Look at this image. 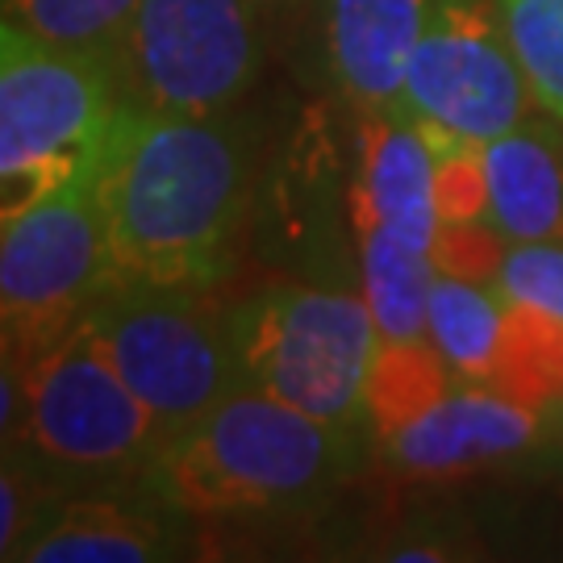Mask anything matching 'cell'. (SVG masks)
<instances>
[{"label":"cell","mask_w":563,"mask_h":563,"mask_svg":"<svg viewBox=\"0 0 563 563\" xmlns=\"http://www.w3.org/2000/svg\"><path fill=\"white\" fill-rule=\"evenodd\" d=\"M505 246L509 242L488 222H439L430 260H434V272L493 284L497 280V267L505 260Z\"/></svg>","instance_id":"603a6c76"},{"label":"cell","mask_w":563,"mask_h":563,"mask_svg":"<svg viewBox=\"0 0 563 563\" xmlns=\"http://www.w3.org/2000/svg\"><path fill=\"white\" fill-rule=\"evenodd\" d=\"M493 284L509 305L563 318V239L509 242Z\"/></svg>","instance_id":"7402d4cb"},{"label":"cell","mask_w":563,"mask_h":563,"mask_svg":"<svg viewBox=\"0 0 563 563\" xmlns=\"http://www.w3.org/2000/svg\"><path fill=\"white\" fill-rule=\"evenodd\" d=\"M246 205L251 163L234 121L125 101L104 163L109 288L213 292L234 267Z\"/></svg>","instance_id":"6da1fadb"},{"label":"cell","mask_w":563,"mask_h":563,"mask_svg":"<svg viewBox=\"0 0 563 563\" xmlns=\"http://www.w3.org/2000/svg\"><path fill=\"white\" fill-rule=\"evenodd\" d=\"M0 430L4 455L34 463L59 484L142 476L172 434L104 360L84 322L30 355L4 351Z\"/></svg>","instance_id":"3957f363"},{"label":"cell","mask_w":563,"mask_h":563,"mask_svg":"<svg viewBox=\"0 0 563 563\" xmlns=\"http://www.w3.org/2000/svg\"><path fill=\"white\" fill-rule=\"evenodd\" d=\"M205 297L209 292L113 284L84 313V330L101 355L167 430H180L242 388L230 309L218 313Z\"/></svg>","instance_id":"52a82bcc"},{"label":"cell","mask_w":563,"mask_h":563,"mask_svg":"<svg viewBox=\"0 0 563 563\" xmlns=\"http://www.w3.org/2000/svg\"><path fill=\"white\" fill-rule=\"evenodd\" d=\"M134 9L139 0H4V21L42 42L118 59Z\"/></svg>","instance_id":"d6986e66"},{"label":"cell","mask_w":563,"mask_h":563,"mask_svg":"<svg viewBox=\"0 0 563 563\" xmlns=\"http://www.w3.org/2000/svg\"><path fill=\"white\" fill-rule=\"evenodd\" d=\"M530 104L534 97L497 0H430L397 113L484 146L522 125Z\"/></svg>","instance_id":"9c48e42d"},{"label":"cell","mask_w":563,"mask_h":563,"mask_svg":"<svg viewBox=\"0 0 563 563\" xmlns=\"http://www.w3.org/2000/svg\"><path fill=\"white\" fill-rule=\"evenodd\" d=\"M109 142L92 159L30 192L25 201L4 205L0 322H4V351L13 355H30L76 330L88 305L109 288V213H104Z\"/></svg>","instance_id":"277c9868"},{"label":"cell","mask_w":563,"mask_h":563,"mask_svg":"<svg viewBox=\"0 0 563 563\" xmlns=\"http://www.w3.org/2000/svg\"><path fill=\"white\" fill-rule=\"evenodd\" d=\"M543 413L501 397L476 380H455L451 393L418 422L380 439L393 467L409 476H460L522 455L539 443Z\"/></svg>","instance_id":"30bf717a"},{"label":"cell","mask_w":563,"mask_h":563,"mask_svg":"<svg viewBox=\"0 0 563 563\" xmlns=\"http://www.w3.org/2000/svg\"><path fill=\"white\" fill-rule=\"evenodd\" d=\"M451 384L455 372L430 339H380L363 388L367 426L376 430V439H388L443 401Z\"/></svg>","instance_id":"2e32d148"},{"label":"cell","mask_w":563,"mask_h":563,"mask_svg":"<svg viewBox=\"0 0 563 563\" xmlns=\"http://www.w3.org/2000/svg\"><path fill=\"white\" fill-rule=\"evenodd\" d=\"M434 155V209L439 222H488V172L481 142L455 139L443 130H426Z\"/></svg>","instance_id":"44dd1931"},{"label":"cell","mask_w":563,"mask_h":563,"mask_svg":"<svg viewBox=\"0 0 563 563\" xmlns=\"http://www.w3.org/2000/svg\"><path fill=\"white\" fill-rule=\"evenodd\" d=\"M530 97L563 125V0H497Z\"/></svg>","instance_id":"ffe728a7"},{"label":"cell","mask_w":563,"mask_h":563,"mask_svg":"<svg viewBox=\"0 0 563 563\" xmlns=\"http://www.w3.org/2000/svg\"><path fill=\"white\" fill-rule=\"evenodd\" d=\"M501 318L505 297L497 292V284L434 272L430 309H426V334L443 351L455 380L484 384L488 363H493V346H497V334H501Z\"/></svg>","instance_id":"e0dca14e"},{"label":"cell","mask_w":563,"mask_h":563,"mask_svg":"<svg viewBox=\"0 0 563 563\" xmlns=\"http://www.w3.org/2000/svg\"><path fill=\"white\" fill-rule=\"evenodd\" d=\"M363 426H334L242 384L172 430L139 481L184 518H255L325 501L360 467Z\"/></svg>","instance_id":"7a4b0ae2"},{"label":"cell","mask_w":563,"mask_h":563,"mask_svg":"<svg viewBox=\"0 0 563 563\" xmlns=\"http://www.w3.org/2000/svg\"><path fill=\"white\" fill-rule=\"evenodd\" d=\"M260 67V0H139L118 51L125 101L184 118L225 113Z\"/></svg>","instance_id":"ba28073f"},{"label":"cell","mask_w":563,"mask_h":563,"mask_svg":"<svg viewBox=\"0 0 563 563\" xmlns=\"http://www.w3.org/2000/svg\"><path fill=\"white\" fill-rule=\"evenodd\" d=\"M180 509L139 493H84L63 501L18 551L21 563H159L184 555Z\"/></svg>","instance_id":"7c38bea8"},{"label":"cell","mask_w":563,"mask_h":563,"mask_svg":"<svg viewBox=\"0 0 563 563\" xmlns=\"http://www.w3.org/2000/svg\"><path fill=\"white\" fill-rule=\"evenodd\" d=\"M351 222L355 239H388L413 251L434 246V155L422 130L397 109L363 113Z\"/></svg>","instance_id":"8fae6325"},{"label":"cell","mask_w":563,"mask_h":563,"mask_svg":"<svg viewBox=\"0 0 563 563\" xmlns=\"http://www.w3.org/2000/svg\"><path fill=\"white\" fill-rule=\"evenodd\" d=\"M125 109L118 59L0 25V188L4 205L101 151Z\"/></svg>","instance_id":"8992f818"},{"label":"cell","mask_w":563,"mask_h":563,"mask_svg":"<svg viewBox=\"0 0 563 563\" xmlns=\"http://www.w3.org/2000/svg\"><path fill=\"white\" fill-rule=\"evenodd\" d=\"M488 225L505 242L563 239V142L551 125L522 121L484 142Z\"/></svg>","instance_id":"5bb4252c"},{"label":"cell","mask_w":563,"mask_h":563,"mask_svg":"<svg viewBox=\"0 0 563 563\" xmlns=\"http://www.w3.org/2000/svg\"><path fill=\"white\" fill-rule=\"evenodd\" d=\"M484 384L534 413H551L563 405V318L505 301L501 334Z\"/></svg>","instance_id":"9a60e30c"},{"label":"cell","mask_w":563,"mask_h":563,"mask_svg":"<svg viewBox=\"0 0 563 563\" xmlns=\"http://www.w3.org/2000/svg\"><path fill=\"white\" fill-rule=\"evenodd\" d=\"M260 4H288V0H260Z\"/></svg>","instance_id":"cb8c5ba5"},{"label":"cell","mask_w":563,"mask_h":563,"mask_svg":"<svg viewBox=\"0 0 563 563\" xmlns=\"http://www.w3.org/2000/svg\"><path fill=\"white\" fill-rule=\"evenodd\" d=\"M242 384L334 426H367L363 388L376 355V318L363 292L272 284L230 309Z\"/></svg>","instance_id":"5b68a950"},{"label":"cell","mask_w":563,"mask_h":563,"mask_svg":"<svg viewBox=\"0 0 563 563\" xmlns=\"http://www.w3.org/2000/svg\"><path fill=\"white\" fill-rule=\"evenodd\" d=\"M355 242H360V292L367 297L380 339H430L426 334V309L434 284L430 251H413L388 239Z\"/></svg>","instance_id":"ac0fdd59"},{"label":"cell","mask_w":563,"mask_h":563,"mask_svg":"<svg viewBox=\"0 0 563 563\" xmlns=\"http://www.w3.org/2000/svg\"><path fill=\"white\" fill-rule=\"evenodd\" d=\"M426 18L430 0H322L325 67L360 113L397 109Z\"/></svg>","instance_id":"4fadbf2b"}]
</instances>
